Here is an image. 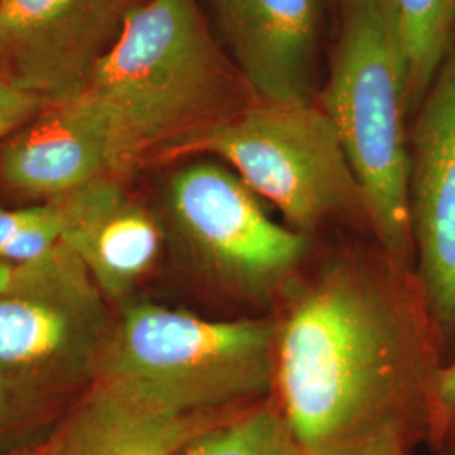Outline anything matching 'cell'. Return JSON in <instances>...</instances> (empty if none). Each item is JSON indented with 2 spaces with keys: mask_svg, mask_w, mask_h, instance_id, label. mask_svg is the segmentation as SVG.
<instances>
[{
  "mask_svg": "<svg viewBox=\"0 0 455 455\" xmlns=\"http://www.w3.org/2000/svg\"><path fill=\"white\" fill-rule=\"evenodd\" d=\"M443 347L417 275L329 267L276 332L280 410L304 455H331L393 422L435 437Z\"/></svg>",
  "mask_w": 455,
  "mask_h": 455,
  "instance_id": "6da1fadb",
  "label": "cell"
},
{
  "mask_svg": "<svg viewBox=\"0 0 455 455\" xmlns=\"http://www.w3.org/2000/svg\"><path fill=\"white\" fill-rule=\"evenodd\" d=\"M83 93L110 122V174L131 171L159 147L169 152L253 100L195 0H142L132 7Z\"/></svg>",
  "mask_w": 455,
  "mask_h": 455,
  "instance_id": "7a4b0ae2",
  "label": "cell"
},
{
  "mask_svg": "<svg viewBox=\"0 0 455 455\" xmlns=\"http://www.w3.org/2000/svg\"><path fill=\"white\" fill-rule=\"evenodd\" d=\"M321 108L332 120L358 180L366 220L387 257L415 260L410 208L408 66L393 0H344Z\"/></svg>",
  "mask_w": 455,
  "mask_h": 455,
  "instance_id": "3957f363",
  "label": "cell"
},
{
  "mask_svg": "<svg viewBox=\"0 0 455 455\" xmlns=\"http://www.w3.org/2000/svg\"><path fill=\"white\" fill-rule=\"evenodd\" d=\"M268 319L212 321L157 304H132L108 336L100 378L171 413H218L275 385Z\"/></svg>",
  "mask_w": 455,
  "mask_h": 455,
  "instance_id": "277c9868",
  "label": "cell"
},
{
  "mask_svg": "<svg viewBox=\"0 0 455 455\" xmlns=\"http://www.w3.org/2000/svg\"><path fill=\"white\" fill-rule=\"evenodd\" d=\"M206 152L270 201L287 225L306 235L327 220L364 214L358 180L329 115L310 100H259L225 122L197 132L171 156Z\"/></svg>",
  "mask_w": 455,
  "mask_h": 455,
  "instance_id": "5b68a950",
  "label": "cell"
},
{
  "mask_svg": "<svg viewBox=\"0 0 455 455\" xmlns=\"http://www.w3.org/2000/svg\"><path fill=\"white\" fill-rule=\"evenodd\" d=\"M101 291L66 246L29 263L0 297V425L80 387L107 344Z\"/></svg>",
  "mask_w": 455,
  "mask_h": 455,
  "instance_id": "8992f818",
  "label": "cell"
},
{
  "mask_svg": "<svg viewBox=\"0 0 455 455\" xmlns=\"http://www.w3.org/2000/svg\"><path fill=\"white\" fill-rule=\"evenodd\" d=\"M169 204L197 260L236 292H270L307 251V236L276 223L259 196L220 164H191L176 172Z\"/></svg>",
  "mask_w": 455,
  "mask_h": 455,
  "instance_id": "52a82bcc",
  "label": "cell"
},
{
  "mask_svg": "<svg viewBox=\"0 0 455 455\" xmlns=\"http://www.w3.org/2000/svg\"><path fill=\"white\" fill-rule=\"evenodd\" d=\"M408 208L423 302L443 351L455 349V46L410 131Z\"/></svg>",
  "mask_w": 455,
  "mask_h": 455,
  "instance_id": "ba28073f",
  "label": "cell"
},
{
  "mask_svg": "<svg viewBox=\"0 0 455 455\" xmlns=\"http://www.w3.org/2000/svg\"><path fill=\"white\" fill-rule=\"evenodd\" d=\"M142 0H0V80L49 105L80 97Z\"/></svg>",
  "mask_w": 455,
  "mask_h": 455,
  "instance_id": "9c48e42d",
  "label": "cell"
},
{
  "mask_svg": "<svg viewBox=\"0 0 455 455\" xmlns=\"http://www.w3.org/2000/svg\"><path fill=\"white\" fill-rule=\"evenodd\" d=\"M235 68L253 98L309 100L319 0H216Z\"/></svg>",
  "mask_w": 455,
  "mask_h": 455,
  "instance_id": "30bf717a",
  "label": "cell"
},
{
  "mask_svg": "<svg viewBox=\"0 0 455 455\" xmlns=\"http://www.w3.org/2000/svg\"><path fill=\"white\" fill-rule=\"evenodd\" d=\"M112 131L86 93L51 105L7 142L2 174L29 195L61 197L110 174Z\"/></svg>",
  "mask_w": 455,
  "mask_h": 455,
  "instance_id": "8fae6325",
  "label": "cell"
},
{
  "mask_svg": "<svg viewBox=\"0 0 455 455\" xmlns=\"http://www.w3.org/2000/svg\"><path fill=\"white\" fill-rule=\"evenodd\" d=\"M56 199L65 210L61 243L82 260L101 293L120 299L131 292L159 257L163 235L156 220L107 176Z\"/></svg>",
  "mask_w": 455,
  "mask_h": 455,
  "instance_id": "7c38bea8",
  "label": "cell"
},
{
  "mask_svg": "<svg viewBox=\"0 0 455 455\" xmlns=\"http://www.w3.org/2000/svg\"><path fill=\"white\" fill-rule=\"evenodd\" d=\"M223 420L220 413H171L100 378L41 455H178Z\"/></svg>",
  "mask_w": 455,
  "mask_h": 455,
  "instance_id": "4fadbf2b",
  "label": "cell"
},
{
  "mask_svg": "<svg viewBox=\"0 0 455 455\" xmlns=\"http://www.w3.org/2000/svg\"><path fill=\"white\" fill-rule=\"evenodd\" d=\"M405 51L411 110H419L455 46V0H393Z\"/></svg>",
  "mask_w": 455,
  "mask_h": 455,
  "instance_id": "5bb4252c",
  "label": "cell"
},
{
  "mask_svg": "<svg viewBox=\"0 0 455 455\" xmlns=\"http://www.w3.org/2000/svg\"><path fill=\"white\" fill-rule=\"evenodd\" d=\"M178 455H304L280 408L260 407L221 420Z\"/></svg>",
  "mask_w": 455,
  "mask_h": 455,
  "instance_id": "9a60e30c",
  "label": "cell"
},
{
  "mask_svg": "<svg viewBox=\"0 0 455 455\" xmlns=\"http://www.w3.org/2000/svg\"><path fill=\"white\" fill-rule=\"evenodd\" d=\"M65 223L60 199L22 210L0 208V260L28 263L46 257L63 242Z\"/></svg>",
  "mask_w": 455,
  "mask_h": 455,
  "instance_id": "2e32d148",
  "label": "cell"
},
{
  "mask_svg": "<svg viewBox=\"0 0 455 455\" xmlns=\"http://www.w3.org/2000/svg\"><path fill=\"white\" fill-rule=\"evenodd\" d=\"M417 434L428 435L427 428L417 423H388L331 455H411V442Z\"/></svg>",
  "mask_w": 455,
  "mask_h": 455,
  "instance_id": "e0dca14e",
  "label": "cell"
},
{
  "mask_svg": "<svg viewBox=\"0 0 455 455\" xmlns=\"http://www.w3.org/2000/svg\"><path fill=\"white\" fill-rule=\"evenodd\" d=\"M48 107L51 105L44 98L0 80V140L19 127L28 125Z\"/></svg>",
  "mask_w": 455,
  "mask_h": 455,
  "instance_id": "ac0fdd59",
  "label": "cell"
},
{
  "mask_svg": "<svg viewBox=\"0 0 455 455\" xmlns=\"http://www.w3.org/2000/svg\"><path fill=\"white\" fill-rule=\"evenodd\" d=\"M435 403H437V427H435V443H439L442 428L447 415L455 407V355L449 359L440 370L437 390H435Z\"/></svg>",
  "mask_w": 455,
  "mask_h": 455,
  "instance_id": "d6986e66",
  "label": "cell"
},
{
  "mask_svg": "<svg viewBox=\"0 0 455 455\" xmlns=\"http://www.w3.org/2000/svg\"><path fill=\"white\" fill-rule=\"evenodd\" d=\"M29 263H11L0 260V297L5 293L12 292L20 280L28 274Z\"/></svg>",
  "mask_w": 455,
  "mask_h": 455,
  "instance_id": "ffe728a7",
  "label": "cell"
},
{
  "mask_svg": "<svg viewBox=\"0 0 455 455\" xmlns=\"http://www.w3.org/2000/svg\"><path fill=\"white\" fill-rule=\"evenodd\" d=\"M447 443H451V455H455V407L447 415L442 428V435H440L439 445H447Z\"/></svg>",
  "mask_w": 455,
  "mask_h": 455,
  "instance_id": "44dd1931",
  "label": "cell"
},
{
  "mask_svg": "<svg viewBox=\"0 0 455 455\" xmlns=\"http://www.w3.org/2000/svg\"><path fill=\"white\" fill-rule=\"evenodd\" d=\"M449 455H451V454H449Z\"/></svg>",
  "mask_w": 455,
  "mask_h": 455,
  "instance_id": "7402d4cb",
  "label": "cell"
}]
</instances>
